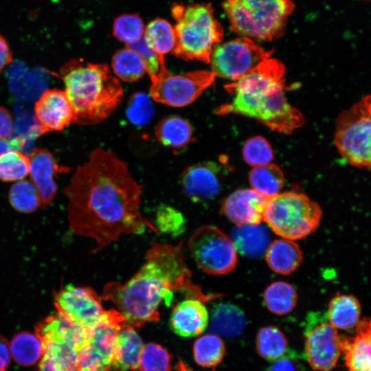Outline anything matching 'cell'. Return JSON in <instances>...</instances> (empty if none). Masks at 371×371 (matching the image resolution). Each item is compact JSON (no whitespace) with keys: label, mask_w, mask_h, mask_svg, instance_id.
Returning a JSON list of instances; mask_svg holds the SVG:
<instances>
[{"label":"cell","mask_w":371,"mask_h":371,"mask_svg":"<svg viewBox=\"0 0 371 371\" xmlns=\"http://www.w3.org/2000/svg\"><path fill=\"white\" fill-rule=\"evenodd\" d=\"M159 72L150 77L149 93L159 103L183 107L194 102L214 81L212 71L196 70L182 74H171L166 67L164 56L159 57Z\"/></svg>","instance_id":"9c48e42d"},{"label":"cell","mask_w":371,"mask_h":371,"mask_svg":"<svg viewBox=\"0 0 371 371\" xmlns=\"http://www.w3.org/2000/svg\"><path fill=\"white\" fill-rule=\"evenodd\" d=\"M361 313V304L355 296L339 293L330 300L326 317L336 329L349 330L357 326Z\"/></svg>","instance_id":"d4e9b609"},{"label":"cell","mask_w":371,"mask_h":371,"mask_svg":"<svg viewBox=\"0 0 371 371\" xmlns=\"http://www.w3.org/2000/svg\"><path fill=\"white\" fill-rule=\"evenodd\" d=\"M142 189L115 153L95 148L64 189L69 229L92 239L95 252L124 235L159 234L141 212Z\"/></svg>","instance_id":"6da1fadb"},{"label":"cell","mask_w":371,"mask_h":371,"mask_svg":"<svg viewBox=\"0 0 371 371\" xmlns=\"http://www.w3.org/2000/svg\"><path fill=\"white\" fill-rule=\"evenodd\" d=\"M225 347L219 336L207 334L198 338L193 346L196 363L203 367H213L220 363L224 357Z\"/></svg>","instance_id":"e575fe53"},{"label":"cell","mask_w":371,"mask_h":371,"mask_svg":"<svg viewBox=\"0 0 371 371\" xmlns=\"http://www.w3.org/2000/svg\"><path fill=\"white\" fill-rule=\"evenodd\" d=\"M12 60V53L6 40L0 35V73Z\"/></svg>","instance_id":"7dc6e473"},{"label":"cell","mask_w":371,"mask_h":371,"mask_svg":"<svg viewBox=\"0 0 371 371\" xmlns=\"http://www.w3.org/2000/svg\"><path fill=\"white\" fill-rule=\"evenodd\" d=\"M29 174L31 181L35 186L41 207L48 205L54 199L57 186L54 177L66 168L56 164L53 155L43 148L34 149L30 155Z\"/></svg>","instance_id":"ac0fdd59"},{"label":"cell","mask_w":371,"mask_h":371,"mask_svg":"<svg viewBox=\"0 0 371 371\" xmlns=\"http://www.w3.org/2000/svg\"><path fill=\"white\" fill-rule=\"evenodd\" d=\"M143 37L159 56H164L174 49V27L164 19L157 18L150 21L144 29Z\"/></svg>","instance_id":"1f68e13d"},{"label":"cell","mask_w":371,"mask_h":371,"mask_svg":"<svg viewBox=\"0 0 371 371\" xmlns=\"http://www.w3.org/2000/svg\"><path fill=\"white\" fill-rule=\"evenodd\" d=\"M251 188L267 199L281 192L284 184V175L276 164L254 167L249 175Z\"/></svg>","instance_id":"f1b7e54d"},{"label":"cell","mask_w":371,"mask_h":371,"mask_svg":"<svg viewBox=\"0 0 371 371\" xmlns=\"http://www.w3.org/2000/svg\"><path fill=\"white\" fill-rule=\"evenodd\" d=\"M175 292L203 302L213 296L205 294L194 284L182 242L177 245L152 242L139 270L125 282H107L101 298L111 302L134 328H140L147 322L159 321L161 303L170 305Z\"/></svg>","instance_id":"7a4b0ae2"},{"label":"cell","mask_w":371,"mask_h":371,"mask_svg":"<svg viewBox=\"0 0 371 371\" xmlns=\"http://www.w3.org/2000/svg\"><path fill=\"white\" fill-rule=\"evenodd\" d=\"M143 347L142 340L135 328L125 320L117 335L111 369L113 371L136 370Z\"/></svg>","instance_id":"7402d4cb"},{"label":"cell","mask_w":371,"mask_h":371,"mask_svg":"<svg viewBox=\"0 0 371 371\" xmlns=\"http://www.w3.org/2000/svg\"><path fill=\"white\" fill-rule=\"evenodd\" d=\"M267 371H304L302 364L293 357L285 355L272 361Z\"/></svg>","instance_id":"ee69618b"},{"label":"cell","mask_w":371,"mask_h":371,"mask_svg":"<svg viewBox=\"0 0 371 371\" xmlns=\"http://www.w3.org/2000/svg\"><path fill=\"white\" fill-rule=\"evenodd\" d=\"M242 153L245 161L254 167L271 164L273 159L270 144L260 135L247 139L243 145Z\"/></svg>","instance_id":"60d3db41"},{"label":"cell","mask_w":371,"mask_h":371,"mask_svg":"<svg viewBox=\"0 0 371 371\" xmlns=\"http://www.w3.org/2000/svg\"><path fill=\"white\" fill-rule=\"evenodd\" d=\"M322 217L317 203L304 193L289 191L267 199L263 222L280 238L295 241L314 232Z\"/></svg>","instance_id":"52a82bcc"},{"label":"cell","mask_w":371,"mask_h":371,"mask_svg":"<svg viewBox=\"0 0 371 371\" xmlns=\"http://www.w3.org/2000/svg\"><path fill=\"white\" fill-rule=\"evenodd\" d=\"M171 14L176 21L175 44L172 53L185 60L210 63L214 47L224 36L212 5L201 3L183 5L175 3Z\"/></svg>","instance_id":"5b68a950"},{"label":"cell","mask_w":371,"mask_h":371,"mask_svg":"<svg viewBox=\"0 0 371 371\" xmlns=\"http://www.w3.org/2000/svg\"><path fill=\"white\" fill-rule=\"evenodd\" d=\"M9 346L11 357L23 366L38 362L43 351L42 341L36 333H17L9 343Z\"/></svg>","instance_id":"4dcf8cb0"},{"label":"cell","mask_w":371,"mask_h":371,"mask_svg":"<svg viewBox=\"0 0 371 371\" xmlns=\"http://www.w3.org/2000/svg\"><path fill=\"white\" fill-rule=\"evenodd\" d=\"M272 54V50L266 51L254 40L242 36L218 44L210 63L215 76L236 82L257 69Z\"/></svg>","instance_id":"8fae6325"},{"label":"cell","mask_w":371,"mask_h":371,"mask_svg":"<svg viewBox=\"0 0 371 371\" xmlns=\"http://www.w3.org/2000/svg\"><path fill=\"white\" fill-rule=\"evenodd\" d=\"M341 350L349 371H371V326L370 317L360 319L353 336L341 337Z\"/></svg>","instance_id":"ffe728a7"},{"label":"cell","mask_w":371,"mask_h":371,"mask_svg":"<svg viewBox=\"0 0 371 371\" xmlns=\"http://www.w3.org/2000/svg\"><path fill=\"white\" fill-rule=\"evenodd\" d=\"M188 248L195 263L205 273L225 275L238 261V253L229 236L219 228L205 225L189 238Z\"/></svg>","instance_id":"30bf717a"},{"label":"cell","mask_w":371,"mask_h":371,"mask_svg":"<svg viewBox=\"0 0 371 371\" xmlns=\"http://www.w3.org/2000/svg\"><path fill=\"white\" fill-rule=\"evenodd\" d=\"M35 115L42 134L64 129L74 122V112L64 91H45L35 104Z\"/></svg>","instance_id":"e0dca14e"},{"label":"cell","mask_w":371,"mask_h":371,"mask_svg":"<svg viewBox=\"0 0 371 371\" xmlns=\"http://www.w3.org/2000/svg\"><path fill=\"white\" fill-rule=\"evenodd\" d=\"M304 353L309 366L318 371L333 369L341 353V337L326 317L308 315L304 327Z\"/></svg>","instance_id":"4fadbf2b"},{"label":"cell","mask_w":371,"mask_h":371,"mask_svg":"<svg viewBox=\"0 0 371 371\" xmlns=\"http://www.w3.org/2000/svg\"><path fill=\"white\" fill-rule=\"evenodd\" d=\"M267 199L252 188L238 189L223 201L221 212L236 225L263 222Z\"/></svg>","instance_id":"2e32d148"},{"label":"cell","mask_w":371,"mask_h":371,"mask_svg":"<svg viewBox=\"0 0 371 371\" xmlns=\"http://www.w3.org/2000/svg\"><path fill=\"white\" fill-rule=\"evenodd\" d=\"M208 320V311L203 302L187 298L173 308L170 326L174 333L180 337H192L205 330Z\"/></svg>","instance_id":"44dd1931"},{"label":"cell","mask_w":371,"mask_h":371,"mask_svg":"<svg viewBox=\"0 0 371 371\" xmlns=\"http://www.w3.org/2000/svg\"><path fill=\"white\" fill-rule=\"evenodd\" d=\"M136 52L142 58L146 69V73L150 78L156 75L160 69L159 55L146 44L144 37L137 42L126 45Z\"/></svg>","instance_id":"7bdbcfd3"},{"label":"cell","mask_w":371,"mask_h":371,"mask_svg":"<svg viewBox=\"0 0 371 371\" xmlns=\"http://www.w3.org/2000/svg\"><path fill=\"white\" fill-rule=\"evenodd\" d=\"M256 347L257 352L262 358L273 361L286 354L288 341L284 333L278 327L267 326L258 330Z\"/></svg>","instance_id":"d6a6232c"},{"label":"cell","mask_w":371,"mask_h":371,"mask_svg":"<svg viewBox=\"0 0 371 371\" xmlns=\"http://www.w3.org/2000/svg\"><path fill=\"white\" fill-rule=\"evenodd\" d=\"M230 238L237 253L251 258L264 255L270 243L267 229L261 223L236 225Z\"/></svg>","instance_id":"cb8c5ba5"},{"label":"cell","mask_w":371,"mask_h":371,"mask_svg":"<svg viewBox=\"0 0 371 371\" xmlns=\"http://www.w3.org/2000/svg\"><path fill=\"white\" fill-rule=\"evenodd\" d=\"M370 109L368 95L340 113L335 122V146L342 158L356 168H370Z\"/></svg>","instance_id":"ba28073f"},{"label":"cell","mask_w":371,"mask_h":371,"mask_svg":"<svg viewBox=\"0 0 371 371\" xmlns=\"http://www.w3.org/2000/svg\"><path fill=\"white\" fill-rule=\"evenodd\" d=\"M111 66L116 76L124 82L136 81L146 72L145 63L140 55L127 47L113 54Z\"/></svg>","instance_id":"836d02e7"},{"label":"cell","mask_w":371,"mask_h":371,"mask_svg":"<svg viewBox=\"0 0 371 371\" xmlns=\"http://www.w3.org/2000/svg\"><path fill=\"white\" fill-rule=\"evenodd\" d=\"M8 201L17 212L30 214L41 207L38 192L31 181H16L10 188Z\"/></svg>","instance_id":"d590c367"},{"label":"cell","mask_w":371,"mask_h":371,"mask_svg":"<svg viewBox=\"0 0 371 371\" xmlns=\"http://www.w3.org/2000/svg\"><path fill=\"white\" fill-rule=\"evenodd\" d=\"M284 74L283 63L269 58L249 74L225 86L234 97L230 102L216 108L215 113L242 115L272 131L291 133L304 124V117L285 97Z\"/></svg>","instance_id":"3957f363"},{"label":"cell","mask_w":371,"mask_h":371,"mask_svg":"<svg viewBox=\"0 0 371 371\" xmlns=\"http://www.w3.org/2000/svg\"><path fill=\"white\" fill-rule=\"evenodd\" d=\"M144 24L141 16L135 13L117 16L113 23V35L128 45L140 40L144 32Z\"/></svg>","instance_id":"74e56055"},{"label":"cell","mask_w":371,"mask_h":371,"mask_svg":"<svg viewBox=\"0 0 371 371\" xmlns=\"http://www.w3.org/2000/svg\"><path fill=\"white\" fill-rule=\"evenodd\" d=\"M265 256L269 267L281 275L293 273L303 260V253L297 243L282 238L271 242Z\"/></svg>","instance_id":"603a6c76"},{"label":"cell","mask_w":371,"mask_h":371,"mask_svg":"<svg viewBox=\"0 0 371 371\" xmlns=\"http://www.w3.org/2000/svg\"><path fill=\"white\" fill-rule=\"evenodd\" d=\"M11 359L9 343L0 335V371H6Z\"/></svg>","instance_id":"bcb514c9"},{"label":"cell","mask_w":371,"mask_h":371,"mask_svg":"<svg viewBox=\"0 0 371 371\" xmlns=\"http://www.w3.org/2000/svg\"><path fill=\"white\" fill-rule=\"evenodd\" d=\"M43 343V342H42ZM38 371H78V351L67 345L45 342Z\"/></svg>","instance_id":"83f0119b"},{"label":"cell","mask_w":371,"mask_h":371,"mask_svg":"<svg viewBox=\"0 0 371 371\" xmlns=\"http://www.w3.org/2000/svg\"><path fill=\"white\" fill-rule=\"evenodd\" d=\"M102 298L91 287L67 284L54 293L56 312L87 329L95 325L105 309Z\"/></svg>","instance_id":"5bb4252c"},{"label":"cell","mask_w":371,"mask_h":371,"mask_svg":"<svg viewBox=\"0 0 371 371\" xmlns=\"http://www.w3.org/2000/svg\"><path fill=\"white\" fill-rule=\"evenodd\" d=\"M153 107L150 98L143 92L133 94L128 101L126 115L136 125L147 124L153 117Z\"/></svg>","instance_id":"b9f144b4"},{"label":"cell","mask_w":371,"mask_h":371,"mask_svg":"<svg viewBox=\"0 0 371 371\" xmlns=\"http://www.w3.org/2000/svg\"><path fill=\"white\" fill-rule=\"evenodd\" d=\"M13 132V122L10 113L0 106V137L8 139Z\"/></svg>","instance_id":"f6af8a7d"},{"label":"cell","mask_w":371,"mask_h":371,"mask_svg":"<svg viewBox=\"0 0 371 371\" xmlns=\"http://www.w3.org/2000/svg\"><path fill=\"white\" fill-rule=\"evenodd\" d=\"M180 182L183 194L192 201L212 200L221 190L220 167L214 161L190 165L181 173Z\"/></svg>","instance_id":"9a60e30c"},{"label":"cell","mask_w":371,"mask_h":371,"mask_svg":"<svg viewBox=\"0 0 371 371\" xmlns=\"http://www.w3.org/2000/svg\"><path fill=\"white\" fill-rule=\"evenodd\" d=\"M263 300L268 311L277 315H284L291 313L296 306L297 293L290 283L277 281L265 289Z\"/></svg>","instance_id":"f546056e"},{"label":"cell","mask_w":371,"mask_h":371,"mask_svg":"<svg viewBox=\"0 0 371 371\" xmlns=\"http://www.w3.org/2000/svg\"><path fill=\"white\" fill-rule=\"evenodd\" d=\"M87 332V328L58 312L41 322L35 330L43 343L62 344L78 352L86 340Z\"/></svg>","instance_id":"d6986e66"},{"label":"cell","mask_w":371,"mask_h":371,"mask_svg":"<svg viewBox=\"0 0 371 371\" xmlns=\"http://www.w3.org/2000/svg\"><path fill=\"white\" fill-rule=\"evenodd\" d=\"M155 227L159 233L178 236L186 229V221L183 214L176 208L161 205L157 210Z\"/></svg>","instance_id":"ab89813d"},{"label":"cell","mask_w":371,"mask_h":371,"mask_svg":"<svg viewBox=\"0 0 371 371\" xmlns=\"http://www.w3.org/2000/svg\"><path fill=\"white\" fill-rule=\"evenodd\" d=\"M29 157L19 151L11 150L0 155V180L19 181L29 174Z\"/></svg>","instance_id":"8d00e7d4"},{"label":"cell","mask_w":371,"mask_h":371,"mask_svg":"<svg viewBox=\"0 0 371 371\" xmlns=\"http://www.w3.org/2000/svg\"><path fill=\"white\" fill-rule=\"evenodd\" d=\"M223 8L232 32L269 42L284 34L295 5L291 0H224Z\"/></svg>","instance_id":"8992f818"},{"label":"cell","mask_w":371,"mask_h":371,"mask_svg":"<svg viewBox=\"0 0 371 371\" xmlns=\"http://www.w3.org/2000/svg\"><path fill=\"white\" fill-rule=\"evenodd\" d=\"M171 357L161 345L148 343L144 346L138 364L139 371H171Z\"/></svg>","instance_id":"f35d334b"},{"label":"cell","mask_w":371,"mask_h":371,"mask_svg":"<svg viewBox=\"0 0 371 371\" xmlns=\"http://www.w3.org/2000/svg\"><path fill=\"white\" fill-rule=\"evenodd\" d=\"M60 74L73 109V123H100L122 102L123 87L106 64H83L71 60L63 65Z\"/></svg>","instance_id":"277c9868"},{"label":"cell","mask_w":371,"mask_h":371,"mask_svg":"<svg viewBox=\"0 0 371 371\" xmlns=\"http://www.w3.org/2000/svg\"><path fill=\"white\" fill-rule=\"evenodd\" d=\"M192 127L186 119L169 115L158 122L155 135L158 142L166 147L182 148L187 146L192 137Z\"/></svg>","instance_id":"4316f807"},{"label":"cell","mask_w":371,"mask_h":371,"mask_svg":"<svg viewBox=\"0 0 371 371\" xmlns=\"http://www.w3.org/2000/svg\"><path fill=\"white\" fill-rule=\"evenodd\" d=\"M246 326L243 311L230 303H218L211 313L210 329L216 335L234 337L241 334Z\"/></svg>","instance_id":"484cf974"},{"label":"cell","mask_w":371,"mask_h":371,"mask_svg":"<svg viewBox=\"0 0 371 371\" xmlns=\"http://www.w3.org/2000/svg\"><path fill=\"white\" fill-rule=\"evenodd\" d=\"M125 321L116 309L105 310L98 322L88 329L78 352V371H110L119 330Z\"/></svg>","instance_id":"7c38bea8"}]
</instances>
